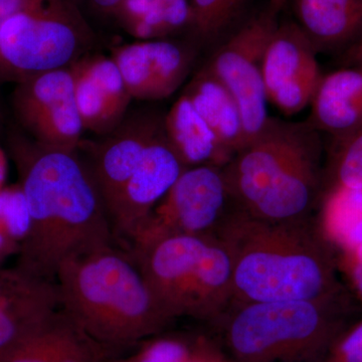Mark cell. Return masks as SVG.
<instances>
[{"instance_id": "cell-1", "label": "cell", "mask_w": 362, "mask_h": 362, "mask_svg": "<svg viewBox=\"0 0 362 362\" xmlns=\"http://www.w3.org/2000/svg\"><path fill=\"white\" fill-rule=\"evenodd\" d=\"M76 150L35 142L14 150L30 226L16 266L56 281L66 259L113 246V228L90 165Z\"/></svg>"}, {"instance_id": "cell-2", "label": "cell", "mask_w": 362, "mask_h": 362, "mask_svg": "<svg viewBox=\"0 0 362 362\" xmlns=\"http://www.w3.org/2000/svg\"><path fill=\"white\" fill-rule=\"evenodd\" d=\"M233 264V303L300 301L347 291L337 250L316 220L270 223L238 211L218 232Z\"/></svg>"}, {"instance_id": "cell-3", "label": "cell", "mask_w": 362, "mask_h": 362, "mask_svg": "<svg viewBox=\"0 0 362 362\" xmlns=\"http://www.w3.org/2000/svg\"><path fill=\"white\" fill-rule=\"evenodd\" d=\"M320 136L307 121L270 117L223 168L240 213L270 223L315 220L324 192Z\"/></svg>"}, {"instance_id": "cell-4", "label": "cell", "mask_w": 362, "mask_h": 362, "mask_svg": "<svg viewBox=\"0 0 362 362\" xmlns=\"http://www.w3.org/2000/svg\"><path fill=\"white\" fill-rule=\"evenodd\" d=\"M56 283L62 310L111 349L133 346L173 321L132 255L114 246L66 259Z\"/></svg>"}, {"instance_id": "cell-5", "label": "cell", "mask_w": 362, "mask_h": 362, "mask_svg": "<svg viewBox=\"0 0 362 362\" xmlns=\"http://www.w3.org/2000/svg\"><path fill=\"white\" fill-rule=\"evenodd\" d=\"M171 318L214 322L233 301V264L214 235H169L129 251Z\"/></svg>"}, {"instance_id": "cell-6", "label": "cell", "mask_w": 362, "mask_h": 362, "mask_svg": "<svg viewBox=\"0 0 362 362\" xmlns=\"http://www.w3.org/2000/svg\"><path fill=\"white\" fill-rule=\"evenodd\" d=\"M356 308L349 292L300 301L230 303L221 322L239 362H291L323 349Z\"/></svg>"}, {"instance_id": "cell-7", "label": "cell", "mask_w": 362, "mask_h": 362, "mask_svg": "<svg viewBox=\"0 0 362 362\" xmlns=\"http://www.w3.org/2000/svg\"><path fill=\"white\" fill-rule=\"evenodd\" d=\"M92 39V30L74 0H37L0 28V70L23 81L69 68Z\"/></svg>"}, {"instance_id": "cell-8", "label": "cell", "mask_w": 362, "mask_h": 362, "mask_svg": "<svg viewBox=\"0 0 362 362\" xmlns=\"http://www.w3.org/2000/svg\"><path fill=\"white\" fill-rule=\"evenodd\" d=\"M239 211L223 168L185 169L130 238L133 247L169 235H214Z\"/></svg>"}, {"instance_id": "cell-9", "label": "cell", "mask_w": 362, "mask_h": 362, "mask_svg": "<svg viewBox=\"0 0 362 362\" xmlns=\"http://www.w3.org/2000/svg\"><path fill=\"white\" fill-rule=\"evenodd\" d=\"M277 16L269 4L247 16L214 49L204 66L237 102L246 133V145L264 129L270 119L262 66L267 45L279 23Z\"/></svg>"}, {"instance_id": "cell-10", "label": "cell", "mask_w": 362, "mask_h": 362, "mask_svg": "<svg viewBox=\"0 0 362 362\" xmlns=\"http://www.w3.org/2000/svg\"><path fill=\"white\" fill-rule=\"evenodd\" d=\"M13 103L35 141L52 148H78L85 129L75 101L71 66L21 81Z\"/></svg>"}, {"instance_id": "cell-11", "label": "cell", "mask_w": 362, "mask_h": 362, "mask_svg": "<svg viewBox=\"0 0 362 362\" xmlns=\"http://www.w3.org/2000/svg\"><path fill=\"white\" fill-rule=\"evenodd\" d=\"M316 49L295 21L278 23L263 57L267 100L285 116L310 106L324 74Z\"/></svg>"}, {"instance_id": "cell-12", "label": "cell", "mask_w": 362, "mask_h": 362, "mask_svg": "<svg viewBox=\"0 0 362 362\" xmlns=\"http://www.w3.org/2000/svg\"><path fill=\"white\" fill-rule=\"evenodd\" d=\"M111 58L131 97L161 100L183 84L194 65L195 52L170 39L137 40L117 47Z\"/></svg>"}, {"instance_id": "cell-13", "label": "cell", "mask_w": 362, "mask_h": 362, "mask_svg": "<svg viewBox=\"0 0 362 362\" xmlns=\"http://www.w3.org/2000/svg\"><path fill=\"white\" fill-rule=\"evenodd\" d=\"M59 308L56 281L18 266L0 270V362L39 332Z\"/></svg>"}, {"instance_id": "cell-14", "label": "cell", "mask_w": 362, "mask_h": 362, "mask_svg": "<svg viewBox=\"0 0 362 362\" xmlns=\"http://www.w3.org/2000/svg\"><path fill=\"white\" fill-rule=\"evenodd\" d=\"M187 168L163 127L147 147L134 175L124 188L111 218L114 235L130 240Z\"/></svg>"}, {"instance_id": "cell-15", "label": "cell", "mask_w": 362, "mask_h": 362, "mask_svg": "<svg viewBox=\"0 0 362 362\" xmlns=\"http://www.w3.org/2000/svg\"><path fill=\"white\" fill-rule=\"evenodd\" d=\"M164 127V117L142 113L123 122L99 145L90 165L109 218L152 140Z\"/></svg>"}, {"instance_id": "cell-16", "label": "cell", "mask_w": 362, "mask_h": 362, "mask_svg": "<svg viewBox=\"0 0 362 362\" xmlns=\"http://www.w3.org/2000/svg\"><path fill=\"white\" fill-rule=\"evenodd\" d=\"M71 66L84 129L110 134L123 122L132 99L115 62L95 56L78 59Z\"/></svg>"}, {"instance_id": "cell-17", "label": "cell", "mask_w": 362, "mask_h": 362, "mask_svg": "<svg viewBox=\"0 0 362 362\" xmlns=\"http://www.w3.org/2000/svg\"><path fill=\"white\" fill-rule=\"evenodd\" d=\"M307 122L319 133L342 141L362 131V66L323 75L310 104Z\"/></svg>"}, {"instance_id": "cell-18", "label": "cell", "mask_w": 362, "mask_h": 362, "mask_svg": "<svg viewBox=\"0 0 362 362\" xmlns=\"http://www.w3.org/2000/svg\"><path fill=\"white\" fill-rule=\"evenodd\" d=\"M120 350L85 332L61 308L44 327L1 362H110Z\"/></svg>"}, {"instance_id": "cell-19", "label": "cell", "mask_w": 362, "mask_h": 362, "mask_svg": "<svg viewBox=\"0 0 362 362\" xmlns=\"http://www.w3.org/2000/svg\"><path fill=\"white\" fill-rule=\"evenodd\" d=\"M292 7L317 52H343L362 35V0H292Z\"/></svg>"}, {"instance_id": "cell-20", "label": "cell", "mask_w": 362, "mask_h": 362, "mask_svg": "<svg viewBox=\"0 0 362 362\" xmlns=\"http://www.w3.org/2000/svg\"><path fill=\"white\" fill-rule=\"evenodd\" d=\"M164 128L169 141L187 168H223L233 157L197 113L185 93L164 116Z\"/></svg>"}, {"instance_id": "cell-21", "label": "cell", "mask_w": 362, "mask_h": 362, "mask_svg": "<svg viewBox=\"0 0 362 362\" xmlns=\"http://www.w3.org/2000/svg\"><path fill=\"white\" fill-rule=\"evenodd\" d=\"M185 94L233 156L246 145V133L237 102L204 66L187 85Z\"/></svg>"}, {"instance_id": "cell-22", "label": "cell", "mask_w": 362, "mask_h": 362, "mask_svg": "<svg viewBox=\"0 0 362 362\" xmlns=\"http://www.w3.org/2000/svg\"><path fill=\"white\" fill-rule=\"evenodd\" d=\"M113 16L137 40L170 39L192 23L188 0H124Z\"/></svg>"}, {"instance_id": "cell-23", "label": "cell", "mask_w": 362, "mask_h": 362, "mask_svg": "<svg viewBox=\"0 0 362 362\" xmlns=\"http://www.w3.org/2000/svg\"><path fill=\"white\" fill-rule=\"evenodd\" d=\"M318 211L319 226L337 254L362 244V190L326 188Z\"/></svg>"}, {"instance_id": "cell-24", "label": "cell", "mask_w": 362, "mask_h": 362, "mask_svg": "<svg viewBox=\"0 0 362 362\" xmlns=\"http://www.w3.org/2000/svg\"><path fill=\"white\" fill-rule=\"evenodd\" d=\"M192 23L189 32L201 45H221L247 20L250 0H188Z\"/></svg>"}, {"instance_id": "cell-25", "label": "cell", "mask_w": 362, "mask_h": 362, "mask_svg": "<svg viewBox=\"0 0 362 362\" xmlns=\"http://www.w3.org/2000/svg\"><path fill=\"white\" fill-rule=\"evenodd\" d=\"M329 187L362 190V131L333 142L327 166L324 168V190Z\"/></svg>"}, {"instance_id": "cell-26", "label": "cell", "mask_w": 362, "mask_h": 362, "mask_svg": "<svg viewBox=\"0 0 362 362\" xmlns=\"http://www.w3.org/2000/svg\"><path fill=\"white\" fill-rule=\"evenodd\" d=\"M30 216L21 185L0 190V230L21 244L30 230Z\"/></svg>"}, {"instance_id": "cell-27", "label": "cell", "mask_w": 362, "mask_h": 362, "mask_svg": "<svg viewBox=\"0 0 362 362\" xmlns=\"http://www.w3.org/2000/svg\"><path fill=\"white\" fill-rule=\"evenodd\" d=\"M135 357L137 362H187L192 356L185 343L161 339L143 347Z\"/></svg>"}, {"instance_id": "cell-28", "label": "cell", "mask_w": 362, "mask_h": 362, "mask_svg": "<svg viewBox=\"0 0 362 362\" xmlns=\"http://www.w3.org/2000/svg\"><path fill=\"white\" fill-rule=\"evenodd\" d=\"M338 361L362 362V323L349 333L340 344Z\"/></svg>"}, {"instance_id": "cell-29", "label": "cell", "mask_w": 362, "mask_h": 362, "mask_svg": "<svg viewBox=\"0 0 362 362\" xmlns=\"http://www.w3.org/2000/svg\"><path fill=\"white\" fill-rule=\"evenodd\" d=\"M338 265L349 276L354 289L362 299V264L343 255H338Z\"/></svg>"}, {"instance_id": "cell-30", "label": "cell", "mask_w": 362, "mask_h": 362, "mask_svg": "<svg viewBox=\"0 0 362 362\" xmlns=\"http://www.w3.org/2000/svg\"><path fill=\"white\" fill-rule=\"evenodd\" d=\"M37 0H0V28L13 14L28 8Z\"/></svg>"}, {"instance_id": "cell-31", "label": "cell", "mask_w": 362, "mask_h": 362, "mask_svg": "<svg viewBox=\"0 0 362 362\" xmlns=\"http://www.w3.org/2000/svg\"><path fill=\"white\" fill-rule=\"evenodd\" d=\"M345 66H362V35L341 52Z\"/></svg>"}, {"instance_id": "cell-32", "label": "cell", "mask_w": 362, "mask_h": 362, "mask_svg": "<svg viewBox=\"0 0 362 362\" xmlns=\"http://www.w3.org/2000/svg\"><path fill=\"white\" fill-rule=\"evenodd\" d=\"M21 245L14 242L11 238L7 237L6 233L0 230V262L7 258L11 255L18 254Z\"/></svg>"}, {"instance_id": "cell-33", "label": "cell", "mask_w": 362, "mask_h": 362, "mask_svg": "<svg viewBox=\"0 0 362 362\" xmlns=\"http://www.w3.org/2000/svg\"><path fill=\"white\" fill-rule=\"evenodd\" d=\"M90 6L100 13L113 16L124 0H87Z\"/></svg>"}, {"instance_id": "cell-34", "label": "cell", "mask_w": 362, "mask_h": 362, "mask_svg": "<svg viewBox=\"0 0 362 362\" xmlns=\"http://www.w3.org/2000/svg\"><path fill=\"white\" fill-rule=\"evenodd\" d=\"M7 173V160L4 150L0 147V190L4 188V181H6Z\"/></svg>"}, {"instance_id": "cell-35", "label": "cell", "mask_w": 362, "mask_h": 362, "mask_svg": "<svg viewBox=\"0 0 362 362\" xmlns=\"http://www.w3.org/2000/svg\"><path fill=\"white\" fill-rule=\"evenodd\" d=\"M343 256L349 257V258L356 259V261L359 262V263L362 264V244L357 246L356 249L352 250L351 252H342Z\"/></svg>"}, {"instance_id": "cell-36", "label": "cell", "mask_w": 362, "mask_h": 362, "mask_svg": "<svg viewBox=\"0 0 362 362\" xmlns=\"http://www.w3.org/2000/svg\"><path fill=\"white\" fill-rule=\"evenodd\" d=\"M288 0H269V6L279 13L287 6Z\"/></svg>"}, {"instance_id": "cell-37", "label": "cell", "mask_w": 362, "mask_h": 362, "mask_svg": "<svg viewBox=\"0 0 362 362\" xmlns=\"http://www.w3.org/2000/svg\"><path fill=\"white\" fill-rule=\"evenodd\" d=\"M110 362H137V361H136V357L134 356L129 357V358H119V357H116V358H114L113 361H111Z\"/></svg>"}]
</instances>
